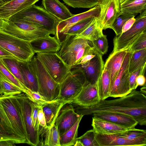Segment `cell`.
Returning <instances> with one entry per match:
<instances>
[{
	"mask_svg": "<svg viewBox=\"0 0 146 146\" xmlns=\"http://www.w3.org/2000/svg\"><path fill=\"white\" fill-rule=\"evenodd\" d=\"M112 100H101L90 107L75 106V112L79 115H90L103 112L118 113L129 115L141 125H146V94L132 90L127 95Z\"/></svg>",
	"mask_w": 146,
	"mask_h": 146,
	"instance_id": "cell-1",
	"label": "cell"
},
{
	"mask_svg": "<svg viewBox=\"0 0 146 146\" xmlns=\"http://www.w3.org/2000/svg\"><path fill=\"white\" fill-rule=\"evenodd\" d=\"M66 35L61 42V48L58 53L72 68L78 66L85 56L96 53L97 50L93 46H90V41L82 38L74 39V35Z\"/></svg>",
	"mask_w": 146,
	"mask_h": 146,
	"instance_id": "cell-2",
	"label": "cell"
},
{
	"mask_svg": "<svg viewBox=\"0 0 146 146\" xmlns=\"http://www.w3.org/2000/svg\"><path fill=\"white\" fill-rule=\"evenodd\" d=\"M0 117L16 134L26 139L29 143L20 106L15 95H0Z\"/></svg>",
	"mask_w": 146,
	"mask_h": 146,
	"instance_id": "cell-3",
	"label": "cell"
},
{
	"mask_svg": "<svg viewBox=\"0 0 146 146\" xmlns=\"http://www.w3.org/2000/svg\"><path fill=\"white\" fill-rule=\"evenodd\" d=\"M28 63L38 82V93L48 102L56 99L59 93L60 84L52 78L36 55Z\"/></svg>",
	"mask_w": 146,
	"mask_h": 146,
	"instance_id": "cell-4",
	"label": "cell"
},
{
	"mask_svg": "<svg viewBox=\"0 0 146 146\" xmlns=\"http://www.w3.org/2000/svg\"><path fill=\"white\" fill-rule=\"evenodd\" d=\"M9 20L25 21L38 24L54 35L58 32L57 27L59 22L44 8L35 4L15 14Z\"/></svg>",
	"mask_w": 146,
	"mask_h": 146,
	"instance_id": "cell-5",
	"label": "cell"
},
{
	"mask_svg": "<svg viewBox=\"0 0 146 146\" xmlns=\"http://www.w3.org/2000/svg\"><path fill=\"white\" fill-rule=\"evenodd\" d=\"M88 82L79 65L73 67L64 80L60 84L59 95L56 99L71 103Z\"/></svg>",
	"mask_w": 146,
	"mask_h": 146,
	"instance_id": "cell-6",
	"label": "cell"
},
{
	"mask_svg": "<svg viewBox=\"0 0 146 146\" xmlns=\"http://www.w3.org/2000/svg\"><path fill=\"white\" fill-rule=\"evenodd\" d=\"M0 46L18 60L28 62L35 54L31 41L21 39L0 30Z\"/></svg>",
	"mask_w": 146,
	"mask_h": 146,
	"instance_id": "cell-7",
	"label": "cell"
},
{
	"mask_svg": "<svg viewBox=\"0 0 146 146\" xmlns=\"http://www.w3.org/2000/svg\"><path fill=\"white\" fill-rule=\"evenodd\" d=\"M1 30L19 38L29 41L51 34L41 25L23 21L9 20Z\"/></svg>",
	"mask_w": 146,
	"mask_h": 146,
	"instance_id": "cell-8",
	"label": "cell"
},
{
	"mask_svg": "<svg viewBox=\"0 0 146 146\" xmlns=\"http://www.w3.org/2000/svg\"><path fill=\"white\" fill-rule=\"evenodd\" d=\"M36 56L52 78L59 84L64 80L72 68L65 62L58 52H38Z\"/></svg>",
	"mask_w": 146,
	"mask_h": 146,
	"instance_id": "cell-9",
	"label": "cell"
},
{
	"mask_svg": "<svg viewBox=\"0 0 146 146\" xmlns=\"http://www.w3.org/2000/svg\"><path fill=\"white\" fill-rule=\"evenodd\" d=\"M145 31H146V10L135 18V22L130 29L115 37L113 51L129 48L136 40Z\"/></svg>",
	"mask_w": 146,
	"mask_h": 146,
	"instance_id": "cell-10",
	"label": "cell"
},
{
	"mask_svg": "<svg viewBox=\"0 0 146 146\" xmlns=\"http://www.w3.org/2000/svg\"><path fill=\"white\" fill-rule=\"evenodd\" d=\"M131 54L129 50L127 52L119 72L110 89V97H121L131 92L129 84V66Z\"/></svg>",
	"mask_w": 146,
	"mask_h": 146,
	"instance_id": "cell-11",
	"label": "cell"
},
{
	"mask_svg": "<svg viewBox=\"0 0 146 146\" xmlns=\"http://www.w3.org/2000/svg\"><path fill=\"white\" fill-rule=\"evenodd\" d=\"M21 110L28 139L29 145L38 146L39 140L38 132L33 127L31 118V101L25 93L15 95Z\"/></svg>",
	"mask_w": 146,
	"mask_h": 146,
	"instance_id": "cell-12",
	"label": "cell"
},
{
	"mask_svg": "<svg viewBox=\"0 0 146 146\" xmlns=\"http://www.w3.org/2000/svg\"><path fill=\"white\" fill-rule=\"evenodd\" d=\"M120 0H102L99 4L100 11L97 17L102 30L111 29L115 19L121 14Z\"/></svg>",
	"mask_w": 146,
	"mask_h": 146,
	"instance_id": "cell-13",
	"label": "cell"
},
{
	"mask_svg": "<svg viewBox=\"0 0 146 146\" xmlns=\"http://www.w3.org/2000/svg\"><path fill=\"white\" fill-rule=\"evenodd\" d=\"M80 115L75 112L73 106L71 103H67L63 106L54 123L57 126L60 136L75 124Z\"/></svg>",
	"mask_w": 146,
	"mask_h": 146,
	"instance_id": "cell-14",
	"label": "cell"
},
{
	"mask_svg": "<svg viewBox=\"0 0 146 146\" xmlns=\"http://www.w3.org/2000/svg\"><path fill=\"white\" fill-rule=\"evenodd\" d=\"M98 88L97 83L91 84L87 82L83 87L78 96L71 103L84 107L92 106L98 104L100 101Z\"/></svg>",
	"mask_w": 146,
	"mask_h": 146,
	"instance_id": "cell-15",
	"label": "cell"
},
{
	"mask_svg": "<svg viewBox=\"0 0 146 146\" xmlns=\"http://www.w3.org/2000/svg\"><path fill=\"white\" fill-rule=\"evenodd\" d=\"M102 55L97 51L95 56L89 61L79 65L82 68L87 82L91 84L97 83L104 69Z\"/></svg>",
	"mask_w": 146,
	"mask_h": 146,
	"instance_id": "cell-16",
	"label": "cell"
},
{
	"mask_svg": "<svg viewBox=\"0 0 146 146\" xmlns=\"http://www.w3.org/2000/svg\"><path fill=\"white\" fill-rule=\"evenodd\" d=\"M31 43L35 53L58 52L61 47L58 32L54 36L49 35L34 39Z\"/></svg>",
	"mask_w": 146,
	"mask_h": 146,
	"instance_id": "cell-17",
	"label": "cell"
},
{
	"mask_svg": "<svg viewBox=\"0 0 146 146\" xmlns=\"http://www.w3.org/2000/svg\"><path fill=\"white\" fill-rule=\"evenodd\" d=\"M129 49L113 51L106 60L104 67L107 69L110 75V89L119 72L124 59Z\"/></svg>",
	"mask_w": 146,
	"mask_h": 146,
	"instance_id": "cell-18",
	"label": "cell"
},
{
	"mask_svg": "<svg viewBox=\"0 0 146 146\" xmlns=\"http://www.w3.org/2000/svg\"><path fill=\"white\" fill-rule=\"evenodd\" d=\"M92 115L94 117L112 122L127 129L135 128L138 124L135 119L127 114L103 112L94 113Z\"/></svg>",
	"mask_w": 146,
	"mask_h": 146,
	"instance_id": "cell-19",
	"label": "cell"
},
{
	"mask_svg": "<svg viewBox=\"0 0 146 146\" xmlns=\"http://www.w3.org/2000/svg\"><path fill=\"white\" fill-rule=\"evenodd\" d=\"M39 0H13L0 6V16L8 21L15 14L29 7Z\"/></svg>",
	"mask_w": 146,
	"mask_h": 146,
	"instance_id": "cell-20",
	"label": "cell"
},
{
	"mask_svg": "<svg viewBox=\"0 0 146 146\" xmlns=\"http://www.w3.org/2000/svg\"><path fill=\"white\" fill-rule=\"evenodd\" d=\"M44 9L57 18L59 22L72 17V14L67 7L58 0H42Z\"/></svg>",
	"mask_w": 146,
	"mask_h": 146,
	"instance_id": "cell-21",
	"label": "cell"
},
{
	"mask_svg": "<svg viewBox=\"0 0 146 146\" xmlns=\"http://www.w3.org/2000/svg\"><path fill=\"white\" fill-rule=\"evenodd\" d=\"M38 133V145L60 146L59 133L57 126L55 124L49 127H39Z\"/></svg>",
	"mask_w": 146,
	"mask_h": 146,
	"instance_id": "cell-22",
	"label": "cell"
},
{
	"mask_svg": "<svg viewBox=\"0 0 146 146\" xmlns=\"http://www.w3.org/2000/svg\"><path fill=\"white\" fill-rule=\"evenodd\" d=\"M100 11V8L99 5L84 12L74 15L70 18L59 22L57 27V31L58 33H60L66 29L78 22L88 18L98 17Z\"/></svg>",
	"mask_w": 146,
	"mask_h": 146,
	"instance_id": "cell-23",
	"label": "cell"
},
{
	"mask_svg": "<svg viewBox=\"0 0 146 146\" xmlns=\"http://www.w3.org/2000/svg\"><path fill=\"white\" fill-rule=\"evenodd\" d=\"M69 103L68 102L56 99L48 102L42 106L47 127H50L54 124L60 110L65 104Z\"/></svg>",
	"mask_w": 146,
	"mask_h": 146,
	"instance_id": "cell-24",
	"label": "cell"
},
{
	"mask_svg": "<svg viewBox=\"0 0 146 146\" xmlns=\"http://www.w3.org/2000/svg\"><path fill=\"white\" fill-rule=\"evenodd\" d=\"M92 126L96 133L100 134H116L127 129L112 122L94 117H92Z\"/></svg>",
	"mask_w": 146,
	"mask_h": 146,
	"instance_id": "cell-25",
	"label": "cell"
},
{
	"mask_svg": "<svg viewBox=\"0 0 146 146\" xmlns=\"http://www.w3.org/2000/svg\"><path fill=\"white\" fill-rule=\"evenodd\" d=\"M95 138L99 146H137L135 143L118 135L96 133Z\"/></svg>",
	"mask_w": 146,
	"mask_h": 146,
	"instance_id": "cell-26",
	"label": "cell"
},
{
	"mask_svg": "<svg viewBox=\"0 0 146 146\" xmlns=\"http://www.w3.org/2000/svg\"><path fill=\"white\" fill-rule=\"evenodd\" d=\"M121 14L135 17L146 10V0H125L120 3Z\"/></svg>",
	"mask_w": 146,
	"mask_h": 146,
	"instance_id": "cell-27",
	"label": "cell"
},
{
	"mask_svg": "<svg viewBox=\"0 0 146 146\" xmlns=\"http://www.w3.org/2000/svg\"><path fill=\"white\" fill-rule=\"evenodd\" d=\"M28 62L19 60V65L24 85L26 88L38 93V82L29 67Z\"/></svg>",
	"mask_w": 146,
	"mask_h": 146,
	"instance_id": "cell-28",
	"label": "cell"
},
{
	"mask_svg": "<svg viewBox=\"0 0 146 146\" xmlns=\"http://www.w3.org/2000/svg\"><path fill=\"white\" fill-rule=\"evenodd\" d=\"M117 134L135 143L137 146L146 145V131L145 130L133 128L127 129L123 132Z\"/></svg>",
	"mask_w": 146,
	"mask_h": 146,
	"instance_id": "cell-29",
	"label": "cell"
},
{
	"mask_svg": "<svg viewBox=\"0 0 146 146\" xmlns=\"http://www.w3.org/2000/svg\"><path fill=\"white\" fill-rule=\"evenodd\" d=\"M100 27L97 17H95L90 24L84 31L75 36L74 39L82 38L90 41L97 39L103 34Z\"/></svg>",
	"mask_w": 146,
	"mask_h": 146,
	"instance_id": "cell-30",
	"label": "cell"
},
{
	"mask_svg": "<svg viewBox=\"0 0 146 146\" xmlns=\"http://www.w3.org/2000/svg\"><path fill=\"white\" fill-rule=\"evenodd\" d=\"M98 92L101 100H105L110 97V77L108 71L105 67L97 82Z\"/></svg>",
	"mask_w": 146,
	"mask_h": 146,
	"instance_id": "cell-31",
	"label": "cell"
},
{
	"mask_svg": "<svg viewBox=\"0 0 146 146\" xmlns=\"http://www.w3.org/2000/svg\"><path fill=\"white\" fill-rule=\"evenodd\" d=\"M7 140L14 141L16 143L29 144L26 139L16 134L4 121L1 120L0 122V141Z\"/></svg>",
	"mask_w": 146,
	"mask_h": 146,
	"instance_id": "cell-32",
	"label": "cell"
},
{
	"mask_svg": "<svg viewBox=\"0 0 146 146\" xmlns=\"http://www.w3.org/2000/svg\"><path fill=\"white\" fill-rule=\"evenodd\" d=\"M80 116L75 124L70 129L60 136V146H71L74 145L77 136L80 123L84 115Z\"/></svg>",
	"mask_w": 146,
	"mask_h": 146,
	"instance_id": "cell-33",
	"label": "cell"
},
{
	"mask_svg": "<svg viewBox=\"0 0 146 146\" xmlns=\"http://www.w3.org/2000/svg\"><path fill=\"white\" fill-rule=\"evenodd\" d=\"M146 65V48L132 53L129 72L130 74Z\"/></svg>",
	"mask_w": 146,
	"mask_h": 146,
	"instance_id": "cell-34",
	"label": "cell"
},
{
	"mask_svg": "<svg viewBox=\"0 0 146 146\" xmlns=\"http://www.w3.org/2000/svg\"><path fill=\"white\" fill-rule=\"evenodd\" d=\"M1 58L4 64L7 68L22 86L25 88H27L24 85L19 65V60L13 56H7Z\"/></svg>",
	"mask_w": 146,
	"mask_h": 146,
	"instance_id": "cell-35",
	"label": "cell"
},
{
	"mask_svg": "<svg viewBox=\"0 0 146 146\" xmlns=\"http://www.w3.org/2000/svg\"><path fill=\"white\" fill-rule=\"evenodd\" d=\"M95 17L87 19L78 22L66 29L60 33L75 36L84 31L90 24Z\"/></svg>",
	"mask_w": 146,
	"mask_h": 146,
	"instance_id": "cell-36",
	"label": "cell"
},
{
	"mask_svg": "<svg viewBox=\"0 0 146 146\" xmlns=\"http://www.w3.org/2000/svg\"><path fill=\"white\" fill-rule=\"evenodd\" d=\"M95 134L93 129L88 131L81 136L76 138L74 146H99L96 139Z\"/></svg>",
	"mask_w": 146,
	"mask_h": 146,
	"instance_id": "cell-37",
	"label": "cell"
},
{
	"mask_svg": "<svg viewBox=\"0 0 146 146\" xmlns=\"http://www.w3.org/2000/svg\"><path fill=\"white\" fill-rule=\"evenodd\" d=\"M0 78L4 79L19 88L25 93L27 88H25L4 64L0 57Z\"/></svg>",
	"mask_w": 146,
	"mask_h": 146,
	"instance_id": "cell-38",
	"label": "cell"
},
{
	"mask_svg": "<svg viewBox=\"0 0 146 146\" xmlns=\"http://www.w3.org/2000/svg\"><path fill=\"white\" fill-rule=\"evenodd\" d=\"M68 6L74 8H91L99 5L102 0H62Z\"/></svg>",
	"mask_w": 146,
	"mask_h": 146,
	"instance_id": "cell-39",
	"label": "cell"
},
{
	"mask_svg": "<svg viewBox=\"0 0 146 146\" xmlns=\"http://www.w3.org/2000/svg\"><path fill=\"white\" fill-rule=\"evenodd\" d=\"M0 82L3 94L5 96L16 95L23 92L19 88L4 79L0 78Z\"/></svg>",
	"mask_w": 146,
	"mask_h": 146,
	"instance_id": "cell-40",
	"label": "cell"
},
{
	"mask_svg": "<svg viewBox=\"0 0 146 146\" xmlns=\"http://www.w3.org/2000/svg\"><path fill=\"white\" fill-rule=\"evenodd\" d=\"M107 36L103 34L97 39L90 41L96 50L102 55L106 54L108 51V45Z\"/></svg>",
	"mask_w": 146,
	"mask_h": 146,
	"instance_id": "cell-41",
	"label": "cell"
},
{
	"mask_svg": "<svg viewBox=\"0 0 146 146\" xmlns=\"http://www.w3.org/2000/svg\"><path fill=\"white\" fill-rule=\"evenodd\" d=\"M132 17H134L121 14L115 19L112 25L111 29L114 31L116 36L121 34L122 28L124 23Z\"/></svg>",
	"mask_w": 146,
	"mask_h": 146,
	"instance_id": "cell-42",
	"label": "cell"
},
{
	"mask_svg": "<svg viewBox=\"0 0 146 146\" xmlns=\"http://www.w3.org/2000/svg\"><path fill=\"white\" fill-rule=\"evenodd\" d=\"M146 48V31L142 33L134 42L129 49L132 53Z\"/></svg>",
	"mask_w": 146,
	"mask_h": 146,
	"instance_id": "cell-43",
	"label": "cell"
},
{
	"mask_svg": "<svg viewBox=\"0 0 146 146\" xmlns=\"http://www.w3.org/2000/svg\"><path fill=\"white\" fill-rule=\"evenodd\" d=\"M24 93L30 100L40 106H42L49 102L46 101L38 93L27 88Z\"/></svg>",
	"mask_w": 146,
	"mask_h": 146,
	"instance_id": "cell-44",
	"label": "cell"
},
{
	"mask_svg": "<svg viewBox=\"0 0 146 146\" xmlns=\"http://www.w3.org/2000/svg\"><path fill=\"white\" fill-rule=\"evenodd\" d=\"M146 65L130 74L129 84L131 90H135L137 88L136 85V79L137 77L140 74L144 75Z\"/></svg>",
	"mask_w": 146,
	"mask_h": 146,
	"instance_id": "cell-45",
	"label": "cell"
},
{
	"mask_svg": "<svg viewBox=\"0 0 146 146\" xmlns=\"http://www.w3.org/2000/svg\"><path fill=\"white\" fill-rule=\"evenodd\" d=\"M31 101L32 125L33 128L38 132L39 128V125L38 121V114L40 106L33 102Z\"/></svg>",
	"mask_w": 146,
	"mask_h": 146,
	"instance_id": "cell-46",
	"label": "cell"
},
{
	"mask_svg": "<svg viewBox=\"0 0 146 146\" xmlns=\"http://www.w3.org/2000/svg\"><path fill=\"white\" fill-rule=\"evenodd\" d=\"M38 119L39 127H44L47 126L45 116L42 109V106H40L39 107Z\"/></svg>",
	"mask_w": 146,
	"mask_h": 146,
	"instance_id": "cell-47",
	"label": "cell"
},
{
	"mask_svg": "<svg viewBox=\"0 0 146 146\" xmlns=\"http://www.w3.org/2000/svg\"><path fill=\"white\" fill-rule=\"evenodd\" d=\"M135 21V19L134 17H132L128 19L124 23L122 27L121 34L126 32L130 29L132 26Z\"/></svg>",
	"mask_w": 146,
	"mask_h": 146,
	"instance_id": "cell-48",
	"label": "cell"
},
{
	"mask_svg": "<svg viewBox=\"0 0 146 146\" xmlns=\"http://www.w3.org/2000/svg\"><path fill=\"white\" fill-rule=\"evenodd\" d=\"M146 79L144 75H138L136 79V85L137 87L139 86H142L145 84Z\"/></svg>",
	"mask_w": 146,
	"mask_h": 146,
	"instance_id": "cell-49",
	"label": "cell"
},
{
	"mask_svg": "<svg viewBox=\"0 0 146 146\" xmlns=\"http://www.w3.org/2000/svg\"><path fill=\"white\" fill-rule=\"evenodd\" d=\"M96 53L88 54L84 56L80 60L78 65L84 64L89 61L95 56Z\"/></svg>",
	"mask_w": 146,
	"mask_h": 146,
	"instance_id": "cell-50",
	"label": "cell"
},
{
	"mask_svg": "<svg viewBox=\"0 0 146 146\" xmlns=\"http://www.w3.org/2000/svg\"><path fill=\"white\" fill-rule=\"evenodd\" d=\"M13 56L11 54L0 46V57Z\"/></svg>",
	"mask_w": 146,
	"mask_h": 146,
	"instance_id": "cell-51",
	"label": "cell"
},
{
	"mask_svg": "<svg viewBox=\"0 0 146 146\" xmlns=\"http://www.w3.org/2000/svg\"><path fill=\"white\" fill-rule=\"evenodd\" d=\"M7 22V21L4 20L0 16V30L3 29Z\"/></svg>",
	"mask_w": 146,
	"mask_h": 146,
	"instance_id": "cell-52",
	"label": "cell"
},
{
	"mask_svg": "<svg viewBox=\"0 0 146 146\" xmlns=\"http://www.w3.org/2000/svg\"><path fill=\"white\" fill-rule=\"evenodd\" d=\"M140 91L143 94H146V87L145 84L140 89Z\"/></svg>",
	"mask_w": 146,
	"mask_h": 146,
	"instance_id": "cell-53",
	"label": "cell"
},
{
	"mask_svg": "<svg viewBox=\"0 0 146 146\" xmlns=\"http://www.w3.org/2000/svg\"><path fill=\"white\" fill-rule=\"evenodd\" d=\"M3 2L5 4L13 0H2Z\"/></svg>",
	"mask_w": 146,
	"mask_h": 146,
	"instance_id": "cell-54",
	"label": "cell"
},
{
	"mask_svg": "<svg viewBox=\"0 0 146 146\" xmlns=\"http://www.w3.org/2000/svg\"><path fill=\"white\" fill-rule=\"evenodd\" d=\"M3 94L2 89L1 88V85L0 82V95Z\"/></svg>",
	"mask_w": 146,
	"mask_h": 146,
	"instance_id": "cell-55",
	"label": "cell"
},
{
	"mask_svg": "<svg viewBox=\"0 0 146 146\" xmlns=\"http://www.w3.org/2000/svg\"><path fill=\"white\" fill-rule=\"evenodd\" d=\"M4 4V3L2 0H0V6L3 5Z\"/></svg>",
	"mask_w": 146,
	"mask_h": 146,
	"instance_id": "cell-56",
	"label": "cell"
},
{
	"mask_svg": "<svg viewBox=\"0 0 146 146\" xmlns=\"http://www.w3.org/2000/svg\"><path fill=\"white\" fill-rule=\"evenodd\" d=\"M125 0H120V3H121L123 2Z\"/></svg>",
	"mask_w": 146,
	"mask_h": 146,
	"instance_id": "cell-57",
	"label": "cell"
},
{
	"mask_svg": "<svg viewBox=\"0 0 146 146\" xmlns=\"http://www.w3.org/2000/svg\"><path fill=\"white\" fill-rule=\"evenodd\" d=\"M1 118L0 117V122L1 121Z\"/></svg>",
	"mask_w": 146,
	"mask_h": 146,
	"instance_id": "cell-58",
	"label": "cell"
}]
</instances>
